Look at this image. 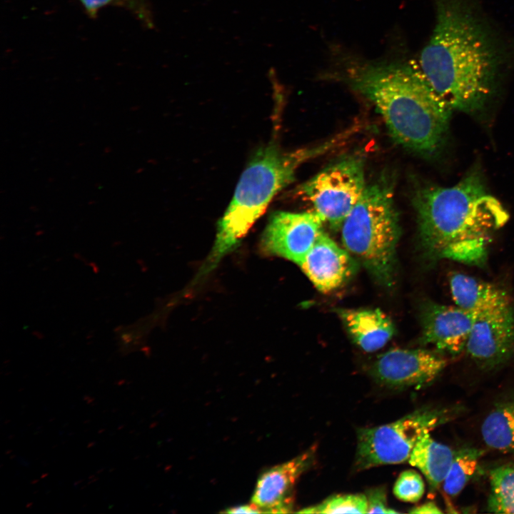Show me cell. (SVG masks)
Returning <instances> with one entry per match:
<instances>
[{
    "mask_svg": "<svg viewBox=\"0 0 514 514\" xmlns=\"http://www.w3.org/2000/svg\"><path fill=\"white\" fill-rule=\"evenodd\" d=\"M449 413L421 408L388 424L358 429L355 468L362 470L408 461L420 438L445 423L451 416Z\"/></svg>",
    "mask_w": 514,
    "mask_h": 514,
    "instance_id": "8992f818",
    "label": "cell"
},
{
    "mask_svg": "<svg viewBox=\"0 0 514 514\" xmlns=\"http://www.w3.org/2000/svg\"><path fill=\"white\" fill-rule=\"evenodd\" d=\"M324 221L315 211L273 213L261 240V251L299 265L323 231Z\"/></svg>",
    "mask_w": 514,
    "mask_h": 514,
    "instance_id": "ba28073f",
    "label": "cell"
},
{
    "mask_svg": "<svg viewBox=\"0 0 514 514\" xmlns=\"http://www.w3.org/2000/svg\"><path fill=\"white\" fill-rule=\"evenodd\" d=\"M337 313L354 343L366 352L381 349L395 333L392 321L380 309L343 308Z\"/></svg>",
    "mask_w": 514,
    "mask_h": 514,
    "instance_id": "9a60e30c",
    "label": "cell"
},
{
    "mask_svg": "<svg viewBox=\"0 0 514 514\" xmlns=\"http://www.w3.org/2000/svg\"><path fill=\"white\" fill-rule=\"evenodd\" d=\"M346 79L369 99L395 141L432 156L445 142L452 110L428 86L418 66L399 62H359Z\"/></svg>",
    "mask_w": 514,
    "mask_h": 514,
    "instance_id": "3957f363",
    "label": "cell"
},
{
    "mask_svg": "<svg viewBox=\"0 0 514 514\" xmlns=\"http://www.w3.org/2000/svg\"><path fill=\"white\" fill-rule=\"evenodd\" d=\"M366 494H341L331 496L323 502L305 508L301 513H367Z\"/></svg>",
    "mask_w": 514,
    "mask_h": 514,
    "instance_id": "ffe728a7",
    "label": "cell"
},
{
    "mask_svg": "<svg viewBox=\"0 0 514 514\" xmlns=\"http://www.w3.org/2000/svg\"><path fill=\"white\" fill-rule=\"evenodd\" d=\"M336 142L331 140L291 152L281 151L273 143L260 149L241 176L233 196L218 223L216 241L201 273L213 269L234 248L273 198L294 180L296 171L301 163L326 151Z\"/></svg>",
    "mask_w": 514,
    "mask_h": 514,
    "instance_id": "277c9868",
    "label": "cell"
},
{
    "mask_svg": "<svg viewBox=\"0 0 514 514\" xmlns=\"http://www.w3.org/2000/svg\"><path fill=\"white\" fill-rule=\"evenodd\" d=\"M491 493L488 509L491 513L514 514V467L502 465L490 473Z\"/></svg>",
    "mask_w": 514,
    "mask_h": 514,
    "instance_id": "d6986e66",
    "label": "cell"
},
{
    "mask_svg": "<svg viewBox=\"0 0 514 514\" xmlns=\"http://www.w3.org/2000/svg\"><path fill=\"white\" fill-rule=\"evenodd\" d=\"M449 285L455 306L476 316L511 305L502 288L463 273H453Z\"/></svg>",
    "mask_w": 514,
    "mask_h": 514,
    "instance_id": "5bb4252c",
    "label": "cell"
},
{
    "mask_svg": "<svg viewBox=\"0 0 514 514\" xmlns=\"http://www.w3.org/2000/svg\"><path fill=\"white\" fill-rule=\"evenodd\" d=\"M439 353L427 349H392L374 362L371 374L386 386L403 388L432 382L446 366Z\"/></svg>",
    "mask_w": 514,
    "mask_h": 514,
    "instance_id": "30bf717a",
    "label": "cell"
},
{
    "mask_svg": "<svg viewBox=\"0 0 514 514\" xmlns=\"http://www.w3.org/2000/svg\"><path fill=\"white\" fill-rule=\"evenodd\" d=\"M478 316L459 308L427 302L422 308V342L456 356L465 348Z\"/></svg>",
    "mask_w": 514,
    "mask_h": 514,
    "instance_id": "8fae6325",
    "label": "cell"
},
{
    "mask_svg": "<svg viewBox=\"0 0 514 514\" xmlns=\"http://www.w3.org/2000/svg\"><path fill=\"white\" fill-rule=\"evenodd\" d=\"M313 446L297 457L265 471L258 478L251 503L263 513H288L293 508V490L298 478L312 464Z\"/></svg>",
    "mask_w": 514,
    "mask_h": 514,
    "instance_id": "7c38bea8",
    "label": "cell"
},
{
    "mask_svg": "<svg viewBox=\"0 0 514 514\" xmlns=\"http://www.w3.org/2000/svg\"><path fill=\"white\" fill-rule=\"evenodd\" d=\"M425 492L424 481L421 475L414 470L403 471L396 480L393 493L401 501L416 503Z\"/></svg>",
    "mask_w": 514,
    "mask_h": 514,
    "instance_id": "44dd1931",
    "label": "cell"
},
{
    "mask_svg": "<svg viewBox=\"0 0 514 514\" xmlns=\"http://www.w3.org/2000/svg\"><path fill=\"white\" fill-rule=\"evenodd\" d=\"M368 510L367 513H398V512L388 506L386 490L383 487L371 488L366 493Z\"/></svg>",
    "mask_w": 514,
    "mask_h": 514,
    "instance_id": "7402d4cb",
    "label": "cell"
},
{
    "mask_svg": "<svg viewBox=\"0 0 514 514\" xmlns=\"http://www.w3.org/2000/svg\"><path fill=\"white\" fill-rule=\"evenodd\" d=\"M413 203L423 247L433 258L483 263L491 235L508 219L476 170L450 187L420 188Z\"/></svg>",
    "mask_w": 514,
    "mask_h": 514,
    "instance_id": "7a4b0ae2",
    "label": "cell"
},
{
    "mask_svg": "<svg viewBox=\"0 0 514 514\" xmlns=\"http://www.w3.org/2000/svg\"><path fill=\"white\" fill-rule=\"evenodd\" d=\"M86 10L91 14H96L102 7L114 3H131L136 0H79Z\"/></svg>",
    "mask_w": 514,
    "mask_h": 514,
    "instance_id": "603a6c76",
    "label": "cell"
},
{
    "mask_svg": "<svg viewBox=\"0 0 514 514\" xmlns=\"http://www.w3.org/2000/svg\"><path fill=\"white\" fill-rule=\"evenodd\" d=\"M483 369L496 368L514 353V313L510 306L477 316L465 348Z\"/></svg>",
    "mask_w": 514,
    "mask_h": 514,
    "instance_id": "9c48e42d",
    "label": "cell"
},
{
    "mask_svg": "<svg viewBox=\"0 0 514 514\" xmlns=\"http://www.w3.org/2000/svg\"><path fill=\"white\" fill-rule=\"evenodd\" d=\"M410 513H443V512L433 502L428 501L423 504L412 508L409 511Z\"/></svg>",
    "mask_w": 514,
    "mask_h": 514,
    "instance_id": "cb8c5ba5",
    "label": "cell"
},
{
    "mask_svg": "<svg viewBox=\"0 0 514 514\" xmlns=\"http://www.w3.org/2000/svg\"><path fill=\"white\" fill-rule=\"evenodd\" d=\"M485 444L502 453H514V398L498 403L481 426Z\"/></svg>",
    "mask_w": 514,
    "mask_h": 514,
    "instance_id": "e0dca14e",
    "label": "cell"
},
{
    "mask_svg": "<svg viewBox=\"0 0 514 514\" xmlns=\"http://www.w3.org/2000/svg\"><path fill=\"white\" fill-rule=\"evenodd\" d=\"M341 229L349 253L378 283L391 286L400 226L389 186L383 182L367 186Z\"/></svg>",
    "mask_w": 514,
    "mask_h": 514,
    "instance_id": "5b68a950",
    "label": "cell"
},
{
    "mask_svg": "<svg viewBox=\"0 0 514 514\" xmlns=\"http://www.w3.org/2000/svg\"><path fill=\"white\" fill-rule=\"evenodd\" d=\"M366 187L364 160L353 155L326 166L302 184L300 191L324 223L338 230Z\"/></svg>",
    "mask_w": 514,
    "mask_h": 514,
    "instance_id": "52a82bcc",
    "label": "cell"
},
{
    "mask_svg": "<svg viewBox=\"0 0 514 514\" xmlns=\"http://www.w3.org/2000/svg\"><path fill=\"white\" fill-rule=\"evenodd\" d=\"M453 456L454 451L450 448L435 440L428 432L420 438L408 462L420 470L430 489L435 490L443 484Z\"/></svg>",
    "mask_w": 514,
    "mask_h": 514,
    "instance_id": "2e32d148",
    "label": "cell"
},
{
    "mask_svg": "<svg viewBox=\"0 0 514 514\" xmlns=\"http://www.w3.org/2000/svg\"><path fill=\"white\" fill-rule=\"evenodd\" d=\"M228 513H261L262 510L253 503L231 508L223 511Z\"/></svg>",
    "mask_w": 514,
    "mask_h": 514,
    "instance_id": "d4e9b609",
    "label": "cell"
},
{
    "mask_svg": "<svg viewBox=\"0 0 514 514\" xmlns=\"http://www.w3.org/2000/svg\"><path fill=\"white\" fill-rule=\"evenodd\" d=\"M484 450L464 448L454 452L448 474L443 483L445 493L452 497L458 495L473 477Z\"/></svg>",
    "mask_w": 514,
    "mask_h": 514,
    "instance_id": "ac0fdd59",
    "label": "cell"
},
{
    "mask_svg": "<svg viewBox=\"0 0 514 514\" xmlns=\"http://www.w3.org/2000/svg\"><path fill=\"white\" fill-rule=\"evenodd\" d=\"M435 1V25L418 68L452 111L475 113L493 91L502 53L470 0Z\"/></svg>",
    "mask_w": 514,
    "mask_h": 514,
    "instance_id": "6da1fadb",
    "label": "cell"
},
{
    "mask_svg": "<svg viewBox=\"0 0 514 514\" xmlns=\"http://www.w3.org/2000/svg\"><path fill=\"white\" fill-rule=\"evenodd\" d=\"M298 266L315 287L323 293L339 288L356 269L349 252L323 231Z\"/></svg>",
    "mask_w": 514,
    "mask_h": 514,
    "instance_id": "4fadbf2b",
    "label": "cell"
}]
</instances>
